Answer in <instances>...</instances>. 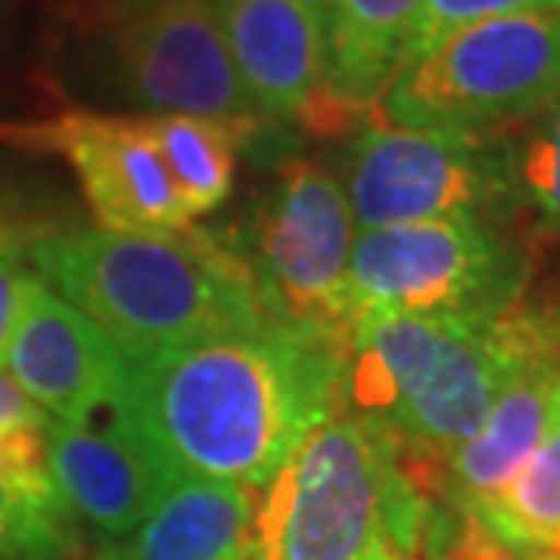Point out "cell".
Wrapping results in <instances>:
<instances>
[{
	"instance_id": "484cf974",
	"label": "cell",
	"mask_w": 560,
	"mask_h": 560,
	"mask_svg": "<svg viewBox=\"0 0 560 560\" xmlns=\"http://www.w3.org/2000/svg\"><path fill=\"white\" fill-rule=\"evenodd\" d=\"M4 235H11V232L4 229V221H0V240H4Z\"/></svg>"
},
{
	"instance_id": "7402d4cb",
	"label": "cell",
	"mask_w": 560,
	"mask_h": 560,
	"mask_svg": "<svg viewBox=\"0 0 560 560\" xmlns=\"http://www.w3.org/2000/svg\"><path fill=\"white\" fill-rule=\"evenodd\" d=\"M0 560H69V517L44 514L0 481Z\"/></svg>"
},
{
	"instance_id": "30bf717a",
	"label": "cell",
	"mask_w": 560,
	"mask_h": 560,
	"mask_svg": "<svg viewBox=\"0 0 560 560\" xmlns=\"http://www.w3.org/2000/svg\"><path fill=\"white\" fill-rule=\"evenodd\" d=\"M0 135L58 152L73 166L83 199L105 232L171 235L188 229V213L160 160L145 116L62 113L37 127H0Z\"/></svg>"
},
{
	"instance_id": "4fadbf2b",
	"label": "cell",
	"mask_w": 560,
	"mask_h": 560,
	"mask_svg": "<svg viewBox=\"0 0 560 560\" xmlns=\"http://www.w3.org/2000/svg\"><path fill=\"white\" fill-rule=\"evenodd\" d=\"M235 77L260 120H296L326 83V26L293 0H213Z\"/></svg>"
},
{
	"instance_id": "44dd1931",
	"label": "cell",
	"mask_w": 560,
	"mask_h": 560,
	"mask_svg": "<svg viewBox=\"0 0 560 560\" xmlns=\"http://www.w3.org/2000/svg\"><path fill=\"white\" fill-rule=\"evenodd\" d=\"M560 8V0H423L420 15H416L409 47H405V62L427 55L452 33L481 26V22L506 19V15H528V11H550ZM401 62V66H405Z\"/></svg>"
},
{
	"instance_id": "cb8c5ba5",
	"label": "cell",
	"mask_w": 560,
	"mask_h": 560,
	"mask_svg": "<svg viewBox=\"0 0 560 560\" xmlns=\"http://www.w3.org/2000/svg\"><path fill=\"white\" fill-rule=\"evenodd\" d=\"M431 560H521V557L510 553L506 546H499L478 521H470L463 514V521L441 539Z\"/></svg>"
},
{
	"instance_id": "3957f363",
	"label": "cell",
	"mask_w": 560,
	"mask_h": 560,
	"mask_svg": "<svg viewBox=\"0 0 560 560\" xmlns=\"http://www.w3.org/2000/svg\"><path fill=\"white\" fill-rule=\"evenodd\" d=\"M30 257L37 279L88 315L130 365L279 315L240 249L196 229L55 232L33 243Z\"/></svg>"
},
{
	"instance_id": "ac0fdd59",
	"label": "cell",
	"mask_w": 560,
	"mask_h": 560,
	"mask_svg": "<svg viewBox=\"0 0 560 560\" xmlns=\"http://www.w3.org/2000/svg\"><path fill=\"white\" fill-rule=\"evenodd\" d=\"M145 124L188 221L218 210L232 196L240 141L249 130L196 116H145Z\"/></svg>"
},
{
	"instance_id": "e0dca14e",
	"label": "cell",
	"mask_w": 560,
	"mask_h": 560,
	"mask_svg": "<svg viewBox=\"0 0 560 560\" xmlns=\"http://www.w3.org/2000/svg\"><path fill=\"white\" fill-rule=\"evenodd\" d=\"M467 517L521 560H560V395L517 478Z\"/></svg>"
},
{
	"instance_id": "d4e9b609",
	"label": "cell",
	"mask_w": 560,
	"mask_h": 560,
	"mask_svg": "<svg viewBox=\"0 0 560 560\" xmlns=\"http://www.w3.org/2000/svg\"><path fill=\"white\" fill-rule=\"evenodd\" d=\"M293 4H301L304 11H312L315 19H322V26H326V19H329V11L337 0H293Z\"/></svg>"
},
{
	"instance_id": "5bb4252c",
	"label": "cell",
	"mask_w": 560,
	"mask_h": 560,
	"mask_svg": "<svg viewBox=\"0 0 560 560\" xmlns=\"http://www.w3.org/2000/svg\"><path fill=\"white\" fill-rule=\"evenodd\" d=\"M423 0H337L326 19V83L304 120L340 127L373 113L398 77Z\"/></svg>"
},
{
	"instance_id": "9c48e42d",
	"label": "cell",
	"mask_w": 560,
	"mask_h": 560,
	"mask_svg": "<svg viewBox=\"0 0 560 560\" xmlns=\"http://www.w3.org/2000/svg\"><path fill=\"white\" fill-rule=\"evenodd\" d=\"M124 91L156 116L254 130L260 116L235 77L213 0H141L113 26Z\"/></svg>"
},
{
	"instance_id": "7a4b0ae2",
	"label": "cell",
	"mask_w": 560,
	"mask_h": 560,
	"mask_svg": "<svg viewBox=\"0 0 560 560\" xmlns=\"http://www.w3.org/2000/svg\"><path fill=\"white\" fill-rule=\"evenodd\" d=\"M560 343V315H369L343 337L340 405L398 452L445 463L535 354Z\"/></svg>"
},
{
	"instance_id": "2e32d148",
	"label": "cell",
	"mask_w": 560,
	"mask_h": 560,
	"mask_svg": "<svg viewBox=\"0 0 560 560\" xmlns=\"http://www.w3.org/2000/svg\"><path fill=\"white\" fill-rule=\"evenodd\" d=\"M249 517L254 492L246 488L177 478L127 539L102 542L98 560H254Z\"/></svg>"
},
{
	"instance_id": "277c9868",
	"label": "cell",
	"mask_w": 560,
	"mask_h": 560,
	"mask_svg": "<svg viewBox=\"0 0 560 560\" xmlns=\"http://www.w3.org/2000/svg\"><path fill=\"white\" fill-rule=\"evenodd\" d=\"M254 499V560H420L431 517L395 441L343 405Z\"/></svg>"
},
{
	"instance_id": "6da1fadb",
	"label": "cell",
	"mask_w": 560,
	"mask_h": 560,
	"mask_svg": "<svg viewBox=\"0 0 560 560\" xmlns=\"http://www.w3.org/2000/svg\"><path fill=\"white\" fill-rule=\"evenodd\" d=\"M340 340L276 315L135 362L124 412L182 478L257 495L340 409Z\"/></svg>"
},
{
	"instance_id": "52a82bcc",
	"label": "cell",
	"mask_w": 560,
	"mask_h": 560,
	"mask_svg": "<svg viewBox=\"0 0 560 560\" xmlns=\"http://www.w3.org/2000/svg\"><path fill=\"white\" fill-rule=\"evenodd\" d=\"M340 185L359 232L441 218L510 224L521 213L514 145L506 135L373 120L351 145Z\"/></svg>"
},
{
	"instance_id": "8992f818",
	"label": "cell",
	"mask_w": 560,
	"mask_h": 560,
	"mask_svg": "<svg viewBox=\"0 0 560 560\" xmlns=\"http://www.w3.org/2000/svg\"><path fill=\"white\" fill-rule=\"evenodd\" d=\"M532 254L506 224L441 218L354 235L351 322L369 315L495 318L521 307Z\"/></svg>"
},
{
	"instance_id": "d6986e66",
	"label": "cell",
	"mask_w": 560,
	"mask_h": 560,
	"mask_svg": "<svg viewBox=\"0 0 560 560\" xmlns=\"http://www.w3.org/2000/svg\"><path fill=\"white\" fill-rule=\"evenodd\" d=\"M47 416L0 369V481L44 514L69 517L47 474Z\"/></svg>"
},
{
	"instance_id": "8fae6325",
	"label": "cell",
	"mask_w": 560,
	"mask_h": 560,
	"mask_svg": "<svg viewBox=\"0 0 560 560\" xmlns=\"http://www.w3.org/2000/svg\"><path fill=\"white\" fill-rule=\"evenodd\" d=\"M4 373L55 423H88L120 409L130 384L124 351L37 276L22 285Z\"/></svg>"
},
{
	"instance_id": "ba28073f",
	"label": "cell",
	"mask_w": 560,
	"mask_h": 560,
	"mask_svg": "<svg viewBox=\"0 0 560 560\" xmlns=\"http://www.w3.org/2000/svg\"><path fill=\"white\" fill-rule=\"evenodd\" d=\"M354 235L340 177L315 160H285L254 210V257L243 260L282 318L343 343Z\"/></svg>"
},
{
	"instance_id": "9a60e30c",
	"label": "cell",
	"mask_w": 560,
	"mask_h": 560,
	"mask_svg": "<svg viewBox=\"0 0 560 560\" xmlns=\"http://www.w3.org/2000/svg\"><path fill=\"white\" fill-rule=\"evenodd\" d=\"M560 395V343L535 354L503 387L492 409L463 445L445 459V481L463 514H478L485 503L517 478L524 459L539 445Z\"/></svg>"
},
{
	"instance_id": "7c38bea8",
	"label": "cell",
	"mask_w": 560,
	"mask_h": 560,
	"mask_svg": "<svg viewBox=\"0 0 560 560\" xmlns=\"http://www.w3.org/2000/svg\"><path fill=\"white\" fill-rule=\"evenodd\" d=\"M44 448L58 503L102 542L127 539L182 478L124 405L88 423L47 420Z\"/></svg>"
},
{
	"instance_id": "5b68a950",
	"label": "cell",
	"mask_w": 560,
	"mask_h": 560,
	"mask_svg": "<svg viewBox=\"0 0 560 560\" xmlns=\"http://www.w3.org/2000/svg\"><path fill=\"white\" fill-rule=\"evenodd\" d=\"M560 98V8L452 33L412 58L376 102L390 127L506 135Z\"/></svg>"
},
{
	"instance_id": "ffe728a7",
	"label": "cell",
	"mask_w": 560,
	"mask_h": 560,
	"mask_svg": "<svg viewBox=\"0 0 560 560\" xmlns=\"http://www.w3.org/2000/svg\"><path fill=\"white\" fill-rule=\"evenodd\" d=\"M510 145H514L521 213H528L539 235L560 240V98L542 116H535Z\"/></svg>"
},
{
	"instance_id": "603a6c76",
	"label": "cell",
	"mask_w": 560,
	"mask_h": 560,
	"mask_svg": "<svg viewBox=\"0 0 560 560\" xmlns=\"http://www.w3.org/2000/svg\"><path fill=\"white\" fill-rule=\"evenodd\" d=\"M30 271L22 265V243L15 235L0 240V369H4V354L15 332L19 304H22V285H26Z\"/></svg>"
}]
</instances>
